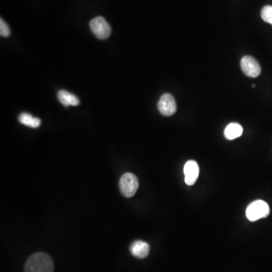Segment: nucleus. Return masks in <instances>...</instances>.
Returning a JSON list of instances; mask_svg holds the SVG:
<instances>
[{
    "label": "nucleus",
    "instance_id": "1",
    "mask_svg": "<svg viewBox=\"0 0 272 272\" xmlns=\"http://www.w3.org/2000/svg\"><path fill=\"white\" fill-rule=\"evenodd\" d=\"M54 264L47 254L37 252L31 255L25 267V272H53Z\"/></svg>",
    "mask_w": 272,
    "mask_h": 272
},
{
    "label": "nucleus",
    "instance_id": "2",
    "mask_svg": "<svg viewBox=\"0 0 272 272\" xmlns=\"http://www.w3.org/2000/svg\"><path fill=\"white\" fill-rule=\"evenodd\" d=\"M270 214V208L266 202L257 200L248 206L246 210V216L248 220L255 222L260 219L266 218Z\"/></svg>",
    "mask_w": 272,
    "mask_h": 272
},
{
    "label": "nucleus",
    "instance_id": "3",
    "mask_svg": "<svg viewBox=\"0 0 272 272\" xmlns=\"http://www.w3.org/2000/svg\"><path fill=\"white\" fill-rule=\"evenodd\" d=\"M119 190L121 194L125 197H131L138 190L140 183L138 179L132 173L122 175L119 180Z\"/></svg>",
    "mask_w": 272,
    "mask_h": 272
},
{
    "label": "nucleus",
    "instance_id": "4",
    "mask_svg": "<svg viewBox=\"0 0 272 272\" xmlns=\"http://www.w3.org/2000/svg\"><path fill=\"white\" fill-rule=\"evenodd\" d=\"M89 26L91 31L99 40H105L108 38L111 34V28L110 25L106 22L105 19L101 16L92 19L89 23Z\"/></svg>",
    "mask_w": 272,
    "mask_h": 272
},
{
    "label": "nucleus",
    "instance_id": "5",
    "mask_svg": "<svg viewBox=\"0 0 272 272\" xmlns=\"http://www.w3.org/2000/svg\"><path fill=\"white\" fill-rule=\"evenodd\" d=\"M240 67L245 75L252 78L258 77L261 74V66L253 57L246 55L240 61Z\"/></svg>",
    "mask_w": 272,
    "mask_h": 272
},
{
    "label": "nucleus",
    "instance_id": "6",
    "mask_svg": "<svg viewBox=\"0 0 272 272\" xmlns=\"http://www.w3.org/2000/svg\"><path fill=\"white\" fill-rule=\"evenodd\" d=\"M158 108L164 116H170L174 114L177 110V104L171 94H164L158 101Z\"/></svg>",
    "mask_w": 272,
    "mask_h": 272
},
{
    "label": "nucleus",
    "instance_id": "7",
    "mask_svg": "<svg viewBox=\"0 0 272 272\" xmlns=\"http://www.w3.org/2000/svg\"><path fill=\"white\" fill-rule=\"evenodd\" d=\"M199 171L198 164L196 161H188L184 167L185 183L189 186L194 185L198 179Z\"/></svg>",
    "mask_w": 272,
    "mask_h": 272
},
{
    "label": "nucleus",
    "instance_id": "8",
    "mask_svg": "<svg viewBox=\"0 0 272 272\" xmlns=\"http://www.w3.org/2000/svg\"><path fill=\"white\" fill-rule=\"evenodd\" d=\"M129 249L133 256L139 258H144L149 255L150 246L146 242L143 240H136L131 243Z\"/></svg>",
    "mask_w": 272,
    "mask_h": 272
},
{
    "label": "nucleus",
    "instance_id": "9",
    "mask_svg": "<svg viewBox=\"0 0 272 272\" xmlns=\"http://www.w3.org/2000/svg\"><path fill=\"white\" fill-rule=\"evenodd\" d=\"M58 98L60 102L65 107L77 106L80 104V100L75 95L63 89L58 92Z\"/></svg>",
    "mask_w": 272,
    "mask_h": 272
},
{
    "label": "nucleus",
    "instance_id": "10",
    "mask_svg": "<svg viewBox=\"0 0 272 272\" xmlns=\"http://www.w3.org/2000/svg\"><path fill=\"white\" fill-rule=\"evenodd\" d=\"M242 133H243V128L241 125L236 122H232L227 125L224 134L227 140H233L241 136Z\"/></svg>",
    "mask_w": 272,
    "mask_h": 272
},
{
    "label": "nucleus",
    "instance_id": "11",
    "mask_svg": "<svg viewBox=\"0 0 272 272\" xmlns=\"http://www.w3.org/2000/svg\"><path fill=\"white\" fill-rule=\"evenodd\" d=\"M19 120L21 123L31 128H37L41 124V120L39 118L33 116L31 113H22L19 115Z\"/></svg>",
    "mask_w": 272,
    "mask_h": 272
},
{
    "label": "nucleus",
    "instance_id": "12",
    "mask_svg": "<svg viewBox=\"0 0 272 272\" xmlns=\"http://www.w3.org/2000/svg\"><path fill=\"white\" fill-rule=\"evenodd\" d=\"M261 17L264 22L272 25V6H266L261 10Z\"/></svg>",
    "mask_w": 272,
    "mask_h": 272
},
{
    "label": "nucleus",
    "instance_id": "13",
    "mask_svg": "<svg viewBox=\"0 0 272 272\" xmlns=\"http://www.w3.org/2000/svg\"><path fill=\"white\" fill-rule=\"evenodd\" d=\"M11 31H10V27L7 25V22L1 19L0 20V34L4 37H7L10 35Z\"/></svg>",
    "mask_w": 272,
    "mask_h": 272
}]
</instances>
